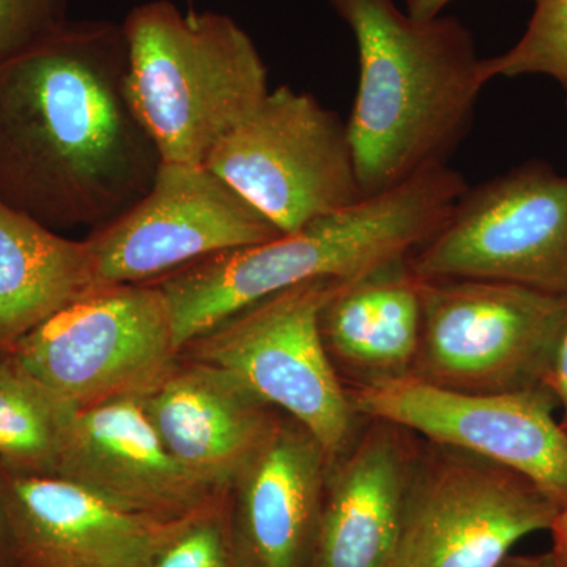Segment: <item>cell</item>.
I'll return each mask as SVG.
<instances>
[{"label":"cell","instance_id":"15","mask_svg":"<svg viewBox=\"0 0 567 567\" xmlns=\"http://www.w3.org/2000/svg\"><path fill=\"white\" fill-rule=\"evenodd\" d=\"M420 446L409 429L365 417L349 450L328 464L308 567L391 566Z\"/></svg>","mask_w":567,"mask_h":567},{"label":"cell","instance_id":"25","mask_svg":"<svg viewBox=\"0 0 567 567\" xmlns=\"http://www.w3.org/2000/svg\"><path fill=\"white\" fill-rule=\"evenodd\" d=\"M551 548L548 550L551 567H567V505L558 511L548 528Z\"/></svg>","mask_w":567,"mask_h":567},{"label":"cell","instance_id":"8","mask_svg":"<svg viewBox=\"0 0 567 567\" xmlns=\"http://www.w3.org/2000/svg\"><path fill=\"white\" fill-rule=\"evenodd\" d=\"M558 511L516 470L421 439L390 567H499Z\"/></svg>","mask_w":567,"mask_h":567},{"label":"cell","instance_id":"7","mask_svg":"<svg viewBox=\"0 0 567 567\" xmlns=\"http://www.w3.org/2000/svg\"><path fill=\"white\" fill-rule=\"evenodd\" d=\"M205 166L281 234L364 199L347 123L287 85L268 92Z\"/></svg>","mask_w":567,"mask_h":567},{"label":"cell","instance_id":"22","mask_svg":"<svg viewBox=\"0 0 567 567\" xmlns=\"http://www.w3.org/2000/svg\"><path fill=\"white\" fill-rule=\"evenodd\" d=\"M151 567H244L235 550L227 494L189 516Z\"/></svg>","mask_w":567,"mask_h":567},{"label":"cell","instance_id":"3","mask_svg":"<svg viewBox=\"0 0 567 567\" xmlns=\"http://www.w3.org/2000/svg\"><path fill=\"white\" fill-rule=\"evenodd\" d=\"M466 188L447 164L434 167L295 233L216 254L153 281L169 309L175 344L182 353L227 317L298 284L352 281L409 257L443 226Z\"/></svg>","mask_w":567,"mask_h":567},{"label":"cell","instance_id":"26","mask_svg":"<svg viewBox=\"0 0 567 567\" xmlns=\"http://www.w3.org/2000/svg\"><path fill=\"white\" fill-rule=\"evenodd\" d=\"M2 481V464H0V567H18L17 559H14L13 543H11L9 520H7Z\"/></svg>","mask_w":567,"mask_h":567},{"label":"cell","instance_id":"16","mask_svg":"<svg viewBox=\"0 0 567 567\" xmlns=\"http://www.w3.org/2000/svg\"><path fill=\"white\" fill-rule=\"evenodd\" d=\"M327 472L319 440L281 413L227 491L241 566H309Z\"/></svg>","mask_w":567,"mask_h":567},{"label":"cell","instance_id":"19","mask_svg":"<svg viewBox=\"0 0 567 567\" xmlns=\"http://www.w3.org/2000/svg\"><path fill=\"white\" fill-rule=\"evenodd\" d=\"M93 289L87 241L62 237L0 200V353Z\"/></svg>","mask_w":567,"mask_h":567},{"label":"cell","instance_id":"12","mask_svg":"<svg viewBox=\"0 0 567 567\" xmlns=\"http://www.w3.org/2000/svg\"><path fill=\"white\" fill-rule=\"evenodd\" d=\"M363 417L409 429L420 439L487 458L529 477L567 505V432L547 386L522 393H458L413 377L347 388Z\"/></svg>","mask_w":567,"mask_h":567},{"label":"cell","instance_id":"10","mask_svg":"<svg viewBox=\"0 0 567 567\" xmlns=\"http://www.w3.org/2000/svg\"><path fill=\"white\" fill-rule=\"evenodd\" d=\"M409 262L423 279H484L567 297V175L528 162L466 188Z\"/></svg>","mask_w":567,"mask_h":567},{"label":"cell","instance_id":"11","mask_svg":"<svg viewBox=\"0 0 567 567\" xmlns=\"http://www.w3.org/2000/svg\"><path fill=\"white\" fill-rule=\"evenodd\" d=\"M282 235L205 164L162 162L151 189L85 238L95 287L164 276Z\"/></svg>","mask_w":567,"mask_h":567},{"label":"cell","instance_id":"13","mask_svg":"<svg viewBox=\"0 0 567 567\" xmlns=\"http://www.w3.org/2000/svg\"><path fill=\"white\" fill-rule=\"evenodd\" d=\"M18 567H151L189 516L134 513L58 475L2 465Z\"/></svg>","mask_w":567,"mask_h":567},{"label":"cell","instance_id":"4","mask_svg":"<svg viewBox=\"0 0 567 567\" xmlns=\"http://www.w3.org/2000/svg\"><path fill=\"white\" fill-rule=\"evenodd\" d=\"M122 29L130 100L163 162L205 164L270 92L256 44L227 14L151 0Z\"/></svg>","mask_w":567,"mask_h":567},{"label":"cell","instance_id":"23","mask_svg":"<svg viewBox=\"0 0 567 567\" xmlns=\"http://www.w3.org/2000/svg\"><path fill=\"white\" fill-rule=\"evenodd\" d=\"M66 3L69 0H0V62L65 24Z\"/></svg>","mask_w":567,"mask_h":567},{"label":"cell","instance_id":"20","mask_svg":"<svg viewBox=\"0 0 567 567\" xmlns=\"http://www.w3.org/2000/svg\"><path fill=\"white\" fill-rule=\"evenodd\" d=\"M10 354L0 358V464L14 472L52 475L74 413Z\"/></svg>","mask_w":567,"mask_h":567},{"label":"cell","instance_id":"5","mask_svg":"<svg viewBox=\"0 0 567 567\" xmlns=\"http://www.w3.org/2000/svg\"><path fill=\"white\" fill-rule=\"evenodd\" d=\"M344 281L312 279L270 295L197 336L182 352L245 383L319 440L328 464L357 439L354 409L324 349L320 315Z\"/></svg>","mask_w":567,"mask_h":567},{"label":"cell","instance_id":"2","mask_svg":"<svg viewBox=\"0 0 567 567\" xmlns=\"http://www.w3.org/2000/svg\"><path fill=\"white\" fill-rule=\"evenodd\" d=\"M357 41L360 80L347 121L363 197L446 166L486 81L464 22L412 17L395 0H328Z\"/></svg>","mask_w":567,"mask_h":567},{"label":"cell","instance_id":"24","mask_svg":"<svg viewBox=\"0 0 567 567\" xmlns=\"http://www.w3.org/2000/svg\"><path fill=\"white\" fill-rule=\"evenodd\" d=\"M547 386L557 399L558 410L561 412L559 424L567 432V317L548 374Z\"/></svg>","mask_w":567,"mask_h":567},{"label":"cell","instance_id":"18","mask_svg":"<svg viewBox=\"0 0 567 567\" xmlns=\"http://www.w3.org/2000/svg\"><path fill=\"white\" fill-rule=\"evenodd\" d=\"M409 257L342 282L323 306L324 349L346 388L412 375L423 328V279Z\"/></svg>","mask_w":567,"mask_h":567},{"label":"cell","instance_id":"17","mask_svg":"<svg viewBox=\"0 0 567 567\" xmlns=\"http://www.w3.org/2000/svg\"><path fill=\"white\" fill-rule=\"evenodd\" d=\"M142 406L164 446L204 486L227 494L281 412L218 365L175 361Z\"/></svg>","mask_w":567,"mask_h":567},{"label":"cell","instance_id":"1","mask_svg":"<svg viewBox=\"0 0 567 567\" xmlns=\"http://www.w3.org/2000/svg\"><path fill=\"white\" fill-rule=\"evenodd\" d=\"M126 74L125 33L106 20H69L0 62V200L54 230L136 204L163 159Z\"/></svg>","mask_w":567,"mask_h":567},{"label":"cell","instance_id":"6","mask_svg":"<svg viewBox=\"0 0 567 567\" xmlns=\"http://www.w3.org/2000/svg\"><path fill=\"white\" fill-rule=\"evenodd\" d=\"M421 297L423 328L410 377L458 393L547 386L567 297L484 279H423Z\"/></svg>","mask_w":567,"mask_h":567},{"label":"cell","instance_id":"28","mask_svg":"<svg viewBox=\"0 0 567 567\" xmlns=\"http://www.w3.org/2000/svg\"><path fill=\"white\" fill-rule=\"evenodd\" d=\"M499 567H551L547 554L539 555H509Z\"/></svg>","mask_w":567,"mask_h":567},{"label":"cell","instance_id":"21","mask_svg":"<svg viewBox=\"0 0 567 567\" xmlns=\"http://www.w3.org/2000/svg\"><path fill=\"white\" fill-rule=\"evenodd\" d=\"M535 6L527 31L509 51L483 59L486 84L495 78L543 74L567 92V0H529Z\"/></svg>","mask_w":567,"mask_h":567},{"label":"cell","instance_id":"29","mask_svg":"<svg viewBox=\"0 0 567 567\" xmlns=\"http://www.w3.org/2000/svg\"><path fill=\"white\" fill-rule=\"evenodd\" d=\"M566 106H567V99H566Z\"/></svg>","mask_w":567,"mask_h":567},{"label":"cell","instance_id":"14","mask_svg":"<svg viewBox=\"0 0 567 567\" xmlns=\"http://www.w3.org/2000/svg\"><path fill=\"white\" fill-rule=\"evenodd\" d=\"M52 475L134 513L163 518L189 516L226 495L204 486L175 461L141 394L74 410Z\"/></svg>","mask_w":567,"mask_h":567},{"label":"cell","instance_id":"9","mask_svg":"<svg viewBox=\"0 0 567 567\" xmlns=\"http://www.w3.org/2000/svg\"><path fill=\"white\" fill-rule=\"evenodd\" d=\"M73 409L142 394L177 361L173 322L153 282L96 287L37 324L9 352Z\"/></svg>","mask_w":567,"mask_h":567},{"label":"cell","instance_id":"27","mask_svg":"<svg viewBox=\"0 0 567 567\" xmlns=\"http://www.w3.org/2000/svg\"><path fill=\"white\" fill-rule=\"evenodd\" d=\"M454 0H406V11L412 17L416 18H432L436 14H442Z\"/></svg>","mask_w":567,"mask_h":567}]
</instances>
